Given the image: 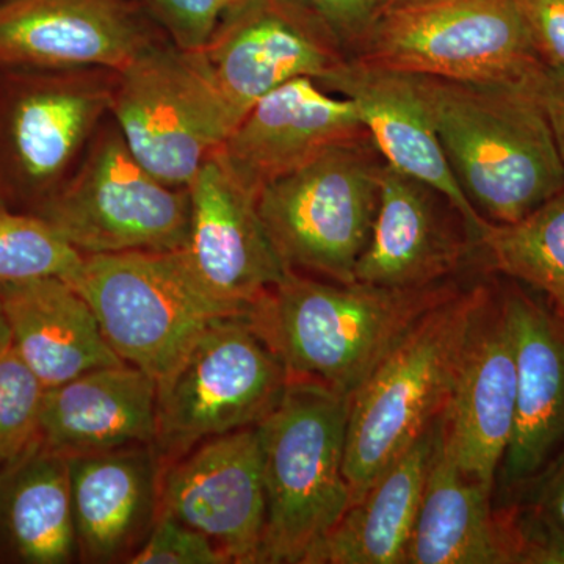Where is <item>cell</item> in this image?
I'll use <instances>...</instances> for the list:
<instances>
[{"label":"cell","instance_id":"obj_1","mask_svg":"<svg viewBox=\"0 0 564 564\" xmlns=\"http://www.w3.org/2000/svg\"><path fill=\"white\" fill-rule=\"evenodd\" d=\"M541 76L532 84L411 76L459 187L486 221L521 220L564 191L563 159L536 90Z\"/></svg>","mask_w":564,"mask_h":564},{"label":"cell","instance_id":"obj_2","mask_svg":"<svg viewBox=\"0 0 564 564\" xmlns=\"http://www.w3.org/2000/svg\"><path fill=\"white\" fill-rule=\"evenodd\" d=\"M459 289L454 280L388 289L291 272L247 315L291 380L351 397L404 334Z\"/></svg>","mask_w":564,"mask_h":564},{"label":"cell","instance_id":"obj_3","mask_svg":"<svg viewBox=\"0 0 564 564\" xmlns=\"http://www.w3.org/2000/svg\"><path fill=\"white\" fill-rule=\"evenodd\" d=\"M491 291L475 284L434 306L350 397L344 475L351 505L443 414L467 333Z\"/></svg>","mask_w":564,"mask_h":564},{"label":"cell","instance_id":"obj_4","mask_svg":"<svg viewBox=\"0 0 564 564\" xmlns=\"http://www.w3.org/2000/svg\"><path fill=\"white\" fill-rule=\"evenodd\" d=\"M350 397L291 380L258 425L267 519L261 563L306 564L351 505L344 475Z\"/></svg>","mask_w":564,"mask_h":564},{"label":"cell","instance_id":"obj_5","mask_svg":"<svg viewBox=\"0 0 564 564\" xmlns=\"http://www.w3.org/2000/svg\"><path fill=\"white\" fill-rule=\"evenodd\" d=\"M356 61L411 76L532 84L547 68L521 0H432L378 14Z\"/></svg>","mask_w":564,"mask_h":564},{"label":"cell","instance_id":"obj_6","mask_svg":"<svg viewBox=\"0 0 564 564\" xmlns=\"http://www.w3.org/2000/svg\"><path fill=\"white\" fill-rule=\"evenodd\" d=\"M383 165L366 135L336 144L263 185L256 206L289 270L355 282L372 232Z\"/></svg>","mask_w":564,"mask_h":564},{"label":"cell","instance_id":"obj_7","mask_svg":"<svg viewBox=\"0 0 564 564\" xmlns=\"http://www.w3.org/2000/svg\"><path fill=\"white\" fill-rule=\"evenodd\" d=\"M68 282L95 311L118 358L155 381L212 323L243 315L203 288L181 250L84 256Z\"/></svg>","mask_w":564,"mask_h":564},{"label":"cell","instance_id":"obj_8","mask_svg":"<svg viewBox=\"0 0 564 564\" xmlns=\"http://www.w3.org/2000/svg\"><path fill=\"white\" fill-rule=\"evenodd\" d=\"M284 364L247 314L212 323L158 381L155 454L174 462L221 434L258 426L281 402Z\"/></svg>","mask_w":564,"mask_h":564},{"label":"cell","instance_id":"obj_9","mask_svg":"<svg viewBox=\"0 0 564 564\" xmlns=\"http://www.w3.org/2000/svg\"><path fill=\"white\" fill-rule=\"evenodd\" d=\"M118 74L110 110L129 151L158 180L187 188L239 122L231 107L196 52L150 46Z\"/></svg>","mask_w":564,"mask_h":564},{"label":"cell","instance_id":"obj_10","mask_svg":"<svg viewBox=\"0 0 564 564\" xmlns=\"http://www.w3.org/2000/svg\"><path fill=\"white\" fill-rule=\"evenodd\" d=\"M33 214L84 256L177 251L187 242L191 198L148 172L113 129Z\"/></svg>","mask_w":564,"mask_h":564},{"label":"cell","instance_id":"obj_11","mask_svg":"<svg viewBox=\"0 0 564 564\" xmlns=\"http://www.w3.org/2000/svg\"><path fill=\"white\" fill-rule=\"evenodd\" d=\"M193 52L239 121L281 85L326 80L350 57L339 33L304 0H242Z\"/></svg>","mask_w":564,"mask_h":564},{"label":"cell","instance_id":"obj_12","mask_svg":"<svg viewBox=\"0 0 564 564\" xmlns=\"http://www.w3.org/2000/svg\"><path fill=\"white\" fill-rule=\"evenodd\" d=\"M159 513L206 534L229 563H261L267 496L258 426L212 437L163 464Z\"/></svg>","mask_w":564,"mask_h":564},{"label":"cell","instance_id":"obj_13","mask_svg":"<svg viewBox=\"0 0 564 564\" xmlns=\"http://www.w3.org/2000/svg\"><path fill=\"white\" fill-rule=\"evenodd\" d=\"M191 226L185 261L218 302L248 314L292 270L263 228L256 195L217 154L203 163L187 187Z\"/></svg>","mask_w":564,"mask_h":564},{"label":"cell","instance_id":"obj_14","mask_svg":"<svg viewBox=\"0 0 564 564\" xmlns=\"http://www.w3.org/2000/svg\"><path fill=\"white\" fill-rule=\"evenodd\" d=\"M13 70L0 88V193L14 188L36 209L110 109L111 91Z\"/></svg>","mask_w":564,"mask_h":564},{"label":"cell","instance_id":"obj_15","mask_svg":"<svg viewBox=\"0 0 564 564\" xmlns=\"http://www.w3.org/2000/svg\"><path fill=\"white\" fill-rule=\"evenodd\" d=\"M518 367L500 291L478 307L443 411L448 447L467 477L496 488L513 436Z\"/></svg>","mask_w":564,"mask_h":564},{"label":"cell","instance_id":"obj_16","mask_svg":"<svg viewBox=\"0 0 564 564\" xmlns=\"http://www.w3.org/2000/svg\"><path fill=\"white\" fill-rule=\"evenodd\" d=\"M500 296L518 367L513 436L496 478L508 502L564 445V322L521 285H508Z\"/></svg>","mask_w":564,"mask_h":564},{"label":"cell","instance_id":"obj_17","mask_svg":"<svg viewBox=\"0 0 564 564\" xmlns=\"http://www.w3.org/2000/svg\"><path fill=\"white\" fill-rule=\"evenodd\" d=\"M366 135L350 99L311 77H300L259 99L215 154L258 195L274 177L336 144Z\"/></svg>","mask_w":564,"mask_h":564},{"label":"cell","instance_id":"obj_18","mask_svg":"<svg viewBox=\"0 0 564 564\" xmlns=\"http://www.w3.org/2000/svg\"><path fill=\"white\" fill-rule=\"evenodd\" d=\"M150 47L122 0H2L0 70H121Z\"/></svg>","mask_w":564,"mask_h":564},{"label":"cell","instance_id":"obj_19","mask_svg":"<svg viewBox=\"0 0 564 564\" xmlns=\"http://www.w3.org/2000/svg\"><path fill=\"white\" fill-rule=\"evenodd\" d=\"M443 195L384 162L369 242L355 281L388 289H422L454 280L475 248L458 232Z\"/></svg>","mask_w":564,"mask_h":564},{"label":"cell","instance_id":"obj_20","mask_svg":"<svg viewBox=\"0 0 564 564\" xmlns=\"http://www.w3.org/2000/svg\"><path fill=\"white\" fill-rule=\"evenodd\" d=\"M321 84L350 99L384 162L443 195L477 245L489 221L459 187L413 77L348 57Z\"/></svg>","mask_w":564,"mask_h":564},{"label":"cell","instance_id":"obj_21","mask_svg":"<svg viewBox=\"0 0 564 564\" xmlns=\"http://www.w3.org/2000/svg\"><path fill=\"white\" fill-rule=\"evenodd\" d=\"M77 556L128 563L159 516L162 464L154 447L124 445L68 456Z\"/></svg>","mask_w":564,"mask_h":564},{"label":"cell","instance_id":"obj_22","mask_svg":"<svg viewBox=\"0 0 564 564\" xmlns=\"http://www.w3.org/2000/svg\"><path fill=\"white\" fill-rule=\"evenodd\" d=\"M10 343L44 388L121 364L87 300L57 276L0 285Z\"/></svg>","mask_w":564,"mask_h":564},{"label":"cell","instance_id":"obj_23","mask_svg":"<svg viewBox=\"0 0 564 564\" xmlns=\"http://www.w3.org/2000/svg\"><path fill=\"white\" fill-rule=\"evenodd\" d=\"M158 381L131 364L101 367L44 392L40 440L66 456L154 445Z\"/></svg>","mask_w":564,"mask_h":564},{"label":"cell","instance_id":"obj_24","mask_svg":"<svg viewBox=\"0 0 564 564\" xmlns=\"http://www.w3.org/2000/svg\"><path fill=\"white\" fill-rule=\"evenodd\" d=\"M437 421L348 507L306 564H404L432 464Z\"/></svg>","mask_w":564,"mask_h":564},{"label":"cell","instance_id":"obj_25","mask_svg":"<svg viewBox=\"0 0 564 564\" xmlns=\"http://www.w3.org/2000/svg\"><path fill=\"white\" fill-rule=\"evenodd\" d=\"M492 491L459 469L441 414L404 564H503Z\"/></svg>","mask_w":564,"mask_h":564},{"label":"cell","instance_id":"obj_26","mask_svg":"<svg viewBox=\"0 0 564 564\" xmlns=\"http://www.w3.org/2000/svg\"><path fill=\"white\" fill-rule=\"evenodd\" d=\"M0 543L29 564H65L77 556L68 456L36 440L0 466Z\"/></svg>","mask_w":564,"mask_h":564},{"label":"cell","instance_id":"obj_27","mask_svg":"<svg viewBox=\"0 0 564 564\" xmlns=\"http://www.w3.org/2000/svg\"><path fill=\"white\" fill-rule=\"evenodd\" d=\"M477 248L497 272L564 299V191L521 220L488 223Z\"/></svg>","mask_w":564,"mask_h":564},{"label":"cell","instance_id":"obj_28","mask_svg":"<svg viewBox=\"0 0 564 564\" xmlns=\"http://www.w3.org/2000/svg\"><path fill=\"white\" fill-rule=\"evenodd\" d=\"M84 261L54 228L33 212L10 207L0 193V285L57 276L68 281Z\"/></svg>","mask_w":564,"mask_h":564},{"label":"cell","instance_id":"obj_29","mask_svg":"<svg viewBox=\"0 0 564 564\" xmlns=\"http://www.w3.org/2000/svg\"><path fill=\"white\" fill-rule=\"evenodd\" d=\"M46 388L13 345L0 347V466L13 462L40 437Z\"/></svg>","mask_w":564,"mask_h":564},{"label":"cell","instance_id":"obj_30","mask_svg":"<svg viewBox=\"0 0 564 564\" xmlns=\"http://www.w3.org/2000/svg\"><path fill=\"white\" fill-rule=\"evenodd\" d=\"M503 564H564V530L527 499L494 508Z\"/></svg>","mask_w":564,"mask_h":564},{"label":"cell","instance_id":"obj_31","mask_svg":"<svg viewBox=\"0 0 564 564\" xmlns=\"http://www.w3.org/2000/svg\"><path fill=\"white\" fill-rule=\"evenodd\" d=\"M131 564H229V558L206 534L159 513L150 536L131 556Z\"/></svg>","mask_w":564,"mask_h":564},{"label":"cell","instance_id":"obj_32","mask_svg":"<svg viewBox=\"0 0 564 564\" xmlns=\"http://www.w3.org/2000/svg\"><path fill=\"white\" fill-rule=\"evenodd\" d=\"M181 51H199L242 0H147Z\"/></svg>","mask_w":564,"mask_h":564},{"label":"cell","instance_id":"obj_33","mask_svg":"<svg viewBox=\"0 0 564 564\" xmlns=\"http://www.w3.org/2000/svg\"><path fill=\"white\" fill-rule=\"evenodd\" d=\"M521 3L545 65L564 74V0H521Z\"/></svg>","mask_w":564,"mask_h":564},{"label":"cell","instance_id":"obj_34","mask_svg":"<svg viewBox=\"0 0 564 564\" xmlns=\"http://www.w3.org/2000/svg\"><path fill=\"white\" fill-rule=\"evenodd\" d=\"M344 41L355 43L375 20L373 0H304Z\"/></svg>","mask_w":564,"mask_h":564},{"label":"cell","instance_id":"obj_35","mask_svg":"<svg viewBox=\"0 0 564 564\" xmlns=\"http://www.w3.org/2000/svg\"><path fill=\"white\" fill-rule=\"evenodd\" d=\"M516 499L536 503L564 530V445Z\"/></svg>","mask_w":564,"mask_h":564},{"label":"cell","instance_id":"obj_36","mask_svg":"<svg viewBox=\"0 0 564 564\" xmlns=\"http://www.w3.org/2000/svg\"><path fill=\"white\" fill-rule=\"evenodd\" d=\"M536 90L551 121L556 147L564 163V74L547 66L538 82Z\"/></svg>","mask_w":564,"mask_h":564},{"label":"cell","instance_id":"obj_37","mask_svg":"<svg viewBox=\"0 0 564 564\" xmlns=\"http://www.w3.org/2000/svg\"><path fill=\"white\" fill-rule=\"evenodd\" d=\"M426 2H432V0H373L375 18L378 14L389 13V11L411 9V7L422 6Z\"/></svg>","mask_w":564,"mask_h":564},{"label":"cell","instance_id":"obj_38","mask_svg":"<svg viewBox=\"0 0 564 564\" xmlns=\"http://www.w3.org/2000/svg\"><path fill=\"white\" fill-rule=\"evenodd\" d=\"M9 328H7L6 318H3L2 311H0V347H2L3 344L9 343Z\"/></svg>","mask_w":564,"mask_h":564},{"label":"cell","instance_id":"obj_39","mask_svg":"<svg viewBox=\"0 0 564 564\" xmlns=\"http://www.w3.org/2000/svg\"><path fill=\"white\" fill-rule=\"evenodd\" d=\"M552 304H554L555 313L562 317V321L564 322V299H555L551 300Z\"/></svg>","mask_w":564,"mask_h":564},{"label":"cell","instance_id":"obj_40","mask_svg":"<svg viewBox=\"0 0 564 564\" xmlns=\"http://www.w3.org/2000/svg\"><path fill=\"white\" fill-rule=\"evenodd\" d=\"M0 2H2V0H0Z\"/></svg>","mask_w":564,"mask_h":564}]
</instances>
